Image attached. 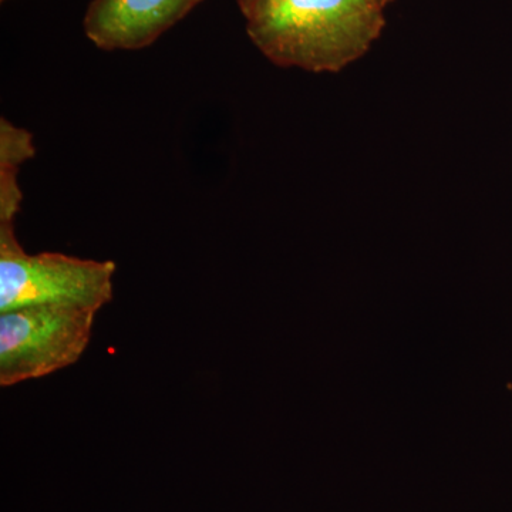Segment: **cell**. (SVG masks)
Returning a JSON list of instances; mask_svg holds the SVG:
<instances>
[{
    "instance_id": "1",
    "label": "cell",
    "mask_w": 512,
    "mask_h": 512,
    "mask_svg": "<svg viewBox=\"0 0 512 512\" xmlns=\"http://www.w3.org/2000/svg\"><path fill=\"white\" fill-rule=\"evenodd\" d=\"M384 25L375 0H275L247 32L276 66L336 73L365 56Z\"/></svg>"
},
{
    "instance_id": "2",
    "label": "cell",
    "mask_w": 512,
    "mask_h": 512,
    "mask_svg": "<svg viewBox=\"0 0 512 512\" xmlns=\"http://www.w3.org/2000/svg\"><path fill=\"white\" fill-rule=\"evenodd\" d=\"M113 261L60 252L30 255L15 222H0V313L30 305H73L99 313L113 299Z\"/></svg>"
},
{
    "instance_id": "3",
    "label": "cell",
    "mask_w": 512,
    "mask_h": 512,
    "mask_svg": "<svg viewBox=\"0 0 512 512\" xmlns=\"http://www.w3.org/2000/svg\"><path fill=\"white\" fill-rule=\"evenodd\" d=\"M97 312L73 305H30L0 313V386L42 379L79 362Z\"/></svg>"
},
{
    "instance_id": "4",
    "label": "cell",
    "mask_w": 512,
    "mask_h": 512,
    "mask_svg": "<svg viewBox=\"0 0 512 512\" xmlns=\"http://www.w3.org/2000/svg\"><path fill=\"white\" fill-rule=\"evenodd\" d=\"M202 0H93L84 33L99 49L138 50L184 19Z\"/></svg>"
},
{
    "instance_id": "5",
    "label": "cell",
    "mask_w": 512,
    "mask_h": 512,
    "mask_svg": "<svg viewBox=\"0 0 512 512\" xmlns=\"http://www.w3.org/2000/svg\"><path fill=\"white\" fill-rule=\"evenodd\" d=\"M237 2L242 15L245 16V19L249 20L259 15L262 10L268 8L275 0H237Z\"/></svg>"
},
{
    "instance_id": "6",
    "label": "cell",
    "mask_w": 512,
    "mask_h": 512,
    "mask_svg": "<svg viewBox=\"0 0 512 512\" xmlns=\"http://www.w3.org/2000/svg\"><path fill=\"white\" fill-rule=\"evenodd\" d=\"M376 3H379L382 8H386L387 5H390V3L394 2V0H375Z\"/></svg>"
}]
</instances>
